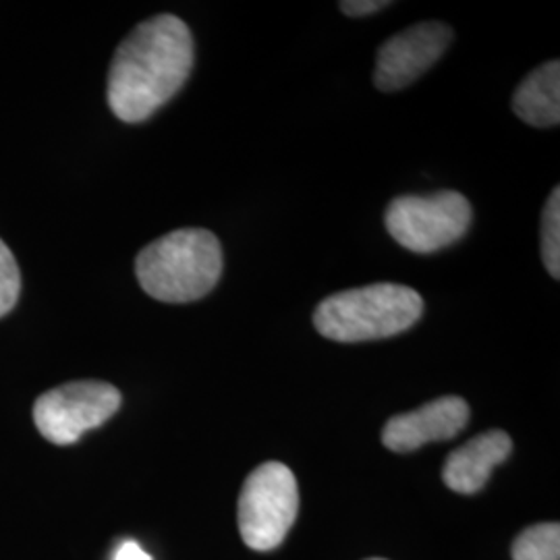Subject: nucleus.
<instances>
[{"mask_svg": "<svg viewBox=\"0 0 560 560\" xmlns=\"http://www.w3.org/2000/svg\"><path fill=\"white\" fill-rule=\"evenodd\" d=\"M453 30L441 21H425L384 42L378 50L374 83L382 92H397L423 75L446 52Z\"/></svg>", "mask_w": 560, "mask_h": 560, "instance_id": "0eeeda50", "label": "nucleus"}, {"mask_svg": "<svg viewBox=\"0 0 560 560\" xmlns=\"http://www.w3.org/2000/svg\"><path fill=\"white\" fill-rule=\"evenodd\" d=\"M513 441L502 430H490L465 442L448 455L442 469V480L459 494H476L490 480L497 465L511 455Z\"/></svg>", "mask_w": 560, "mask_h": 560, "instance_id": "1a4fd4ad", "label": "nucleus"}, {"mask_svg": "<svg viewBox=\"0 0 560 560\" xmlns=\"http://www.w3.org/2000/svg\"><path fill=\"white\" fill-rule=\"evenodd\" d=\"M194 67V38L175 15L140 23L120 42L108 73V106L122 122L150 119L171 101Z\"/></svg>", "mask_w": 560, "mask_h": 560, "instance_id": "f257e3e1", "label": "nucleus"}, {"mask_svg": "<svg viewBox=\"0 0 560 560\" xmlns=\"http://www.w3.org/2000/svg\"><path fill=\"white\" fill-rule=\"evenodd\" d=\"M20 266L7 243L0 240V318L7 316L20 300Z\"/></svg>", "mask_w": 560, "mask_h": 560, "instance_id": "ddd939ff", "label": "nucleus"}, {"mask_svg": "<svg viewBox=\"0 0 560 560\" xmlns=\"http://www.w3.org/2000/svg\"><path fill=\"white\" fill-rule=\"evenodd\" d=\"M513 110L532 127H557L560 120V62L548 60L521 81Z\"/></svg>", "mask_w": 560, "mask_h": 560, "instance_id": "9d476101", "label": "nucleus"}, {"mask_svg": "<svg viewBox=\"0 0 560 560\" xmlns=\"http://www.w3.org/2000/svg\"><path fill=\"white\" fill-rule=\"evenodd\" d=\"M340 11L349 18H365L384 7H390L388 0H342L339 2Z\"/></svg>", "mask_w": 560, "mask_h": 560, "instance_id": "4468645a", "label": "nucleus"}, {"mask_svg": "<svg viewBox=\"0 0 560 560\" xmlns=\"http://www.w3.org/2000/svg\"><path fill=\"white\" fill-rule=\"evenodd\" d=\"M513 560H560L559 523L527 527L513 544Z\"/></svg>", "mask_w": 560, "mask_h": 560, "instance_id": "9b49d317", "label": "nucleus"}, {"mask_svg": "<svg viewBox=\"0 0 560 560\" xmlns=\"http://www.w3.org/2000/svg\"><path fill=\"white\" fill-rule=\"evenodd\" d=\"M300 511V488L293 471L279 460L264 463L243 483L240 532L254 550H272L287 538Z\"/></svg>", "mask_w": 560, "mask_h": 560, "instance_id": "20e7f679", "label": "nucleus"}, {"mask_svg": "<svg viewBox=\"0 0 560 560\" xmlns=\"http://www.w3.org/2000/svg\"><path fill=\"white\" fill-rule=\"evenodd\" d=\"M120 407V393L106 382L81 381L44 393L34 405V421L52 444H73L110 420Z\"/></svg>", "mask_w": 560, "mask_h": 560, "instance_id": "423d86ee", "label": "nucleus"}, {"mask_svg": "<svg viewBox=\"0 0 560 560\" xmlns=\"http://www.w3.org/2000/svg\"><path fill=\"white\" fill-rule=\"evenodd\" d=\"M368 560H384V559H368Z\"/></svg>", "mask_w": 560, "mask_h": 560, "instance_id": "dca6fc26", "label": "nucleus"}, {"mask_svg": "<svg viewBox=\"0 0 560 560\" xmlns=\"http://www.w3.org/2000/svg\"><path fill=\"white\" fill-rule=\"evenodd\" d=\"M141 289L164 303L206 298L221 280L222 247L206 229H179L143 247L136 260Z\"/></svg>", "mask_w": 560, "mask_h": 560, "instance_id": "f03ea898", "label": "nucleus"}, {"mask_svg": "<svg viewBox=\"0 0 560 560\" xmlns=\"http://www.w3.org/2000/svg\"><path fill=\"white\" fill-rule=\"evenodd\" d=\"M541 260L552 279H560V189L555 187L541 212Z\"/></svg>", "mask_w": 560, "mask_h": 560, "instance_id": "f8f14e48", "label": "nucleus"}, {"mask_svg": "<svg viewBox=\"0 0 560 560\" xmlns=\"http://www.w3.org/2000/svg\"><path fill=\"white\" fill-rule=\"evenodd\" d=\"M469 421V405L460 397H441L420 409L386 421L382 444L395 453L418 451L428 442L455 439Z\"/></svg>", "mask_w": 560, "mask_h": 560, "instance_id": "6e6552de", "label": "nucleus"}, {"mask_svg": "<svg viewBox=\"0 0 560 560\" xmlns=\"http://www.w3.org/2000/svg\"><path fill=\"white\" fill-rule=\"evenodd\" d=\"M471 203L459 191L400 196L386 208L390 237L413 254H434L457 243L469 231Z\"/></svg>", "mask_w": 560, "mask_h": 560, "instance_id": "39448f33", "label": "nucleus"}, {"mask_svg": "<svg viewBox=\"0 0 560 560\" xmlns=\"http://www.w3.org/2000/svg\"><path fill=\"white\" fill-rule=\"evenodd\" d=\"M423 314V300L411 287L378 282L347 289L322 301L314 326L326 339L363 342L388 339L409 330Z\"/></svg>", "mask_w": 560, "mask_h": 560, "instance_id": "7ed1b4c3", "label": "nucleus"}, {"mask_svg": "<svg viewBox=\"0 0 560 560\" xmlns=\"http://www.w3.org/2000/svg\"><path fill=\"white\" fill-rule=\"evenodd\" d=\"M115 560H152L150 555L141 548L138 541H122L117 552H115Z\"/></svg>", "mask_w": 560, "mask_h": 560, "instance_id": "2eb2a0df", "label": "nucleus"}]
</instances>
